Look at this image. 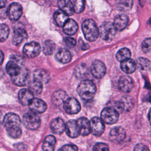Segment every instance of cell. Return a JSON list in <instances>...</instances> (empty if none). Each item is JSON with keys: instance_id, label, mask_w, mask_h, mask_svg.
<instances>
[{"instance_id": "cell-1", "label": "cell", "mask_w": 151, "mask_h": 151, "mask_svg": "<svg viewBox=\"0 0 151 151\" xmlns=\"http://www.w3.org/2000/svg\"><path fill=\"white\" fill-rule=\"evenodd\" d=\"M3 125L11 137L18 139L21 137L22 130L20 127L21 120L18 115L13 113H7L4 117Z\"/></svg>"}, {"instance_id": "cell-2", "label": "cell", "mask_w": 151, "mask_h": 151, "mask_svg": "<svg viewBox=\"0 0 151 151\" xmlns=\"http://www.w3.org/2000/svg\"><path fill=\"white\" fill-rule=\"evenodd\" d=\"M77 92L82 99L90 100L94 96L96 92V87L92 81L84 80L78 85Z\"/></svg>"}, {"instance_id": "cell-3", "label": "cell", "mask_w": 151, "mask_h": 151, "mask_svg": "<svg viewBox=\"0 0 151 151\" xmlns=\"http://www.w3.org/2000/svg\"><path fill=\"white\" fill-rule=\"evenodd\" d=\"M82 31L86 39L90 42L96 40L100 34L99 29L96 22L91 19L84 21L82 24Z\"/></svg>"}, {"instance_id": "cell-4", "label": "cell", "mask_w": 151, "mask_h": 151, "mask_svg": "<svg viewBox=\"0 0 151 151\" xmlns=\"http://www.w3.org/2000/svg\"><path fill=\"white\" fill-rule=\"evenodd\" d=\"M117 29L113 24L109 22H105L101 25L99 28V33L101 38L106 41H110L116 34Z\"/></svg>"}, {"instance_id": "cell-5", "label": "cell", "mask_w": 151, "mask_h": 151, "mask_svg": "<svg viewBox=\"0 0 151 151\" xmlns=\"http://www.w3.org/2000/svg\"><path fill=\"white\" fill-rule=\"evenodd\" d=\"M119 112L111 107L104 108L101 113V119L105 123L113 124L119 120Z\"/></svg>"}, {"instance_id": "cell-6", "label": "cell", "mask_w": 151, "mask_h": 151, "mask_svg": "<svg viewBox=\"0 0 151 151\" xmlns=\"http://www.w3.org/2000/svg\"><path fill=\"white\" fill-rule=\"evenodd\" d=\"M22 122L24 126L30 130L37 129L41 124L40 119L34 112L25 113L23 116Z\"/></svg>"}, {"instance_id": "cell-7", "label": "cell", "mask_w": 151, "mask_h": 151, "mask_svg": "<svg viewBox=\"0 0 151 151\" xmlns=\"http://www.w3.org/2000/svg\"><path fill=\"white\" fill-rule=\"evenodd\" d=\"M41 52V47L38 43L31 41L26 44L23 48V54L28 58H32L38 56Z\"/></svg>"}, {"instance_id": "cell-8", "label": "cell", "mask_w": 151, "mask_h": 151, "mask_svg": "<svg viewBox=\"0 0 151 151\" xmlns=\"http://www.w3.org/2000/svg\"><path fill=\"white\" fill-rule=\"evenodd\" d=\"M64 110L68 114H77L81 110V106L78 101L75 98H68L63 104Z\"/></svg>"}, {"instance_id": "cell-9", "label": "cell", "mask_w": 151, "mask_h": 151, "mask_svg": "<svg viewBox=\"0 0 151 151\" xmlns=\"http://www.w3.org/2000/svg\"><path fill=\"white\" fill-rule=\"evenodd\" d=\"M90 71L95 78H101L106 74V66L103 62L96 60L93 62L91 66Z\"/></svg>"}, {"instance_id": "cell-10", "label": "cell", "mask_w": 151, "mask_h": 151, "mask_svg": "<svg viewBox=\"0 0 151 151\" xmlns=\"http://www.w3.org/2000/svg\"><path fill=\"white\" fill-rule=\"evenodd\" d=\"M22 14V8L19 3L13 2L9 5L7 10V14L10 19L17 21L20 18Z\"/></svg>"}, {"instance_id": "cell-11", "label": "cell", "mask_w": 151, "mask_h": 151, "mask_svg": "<svg viewBox=\"0 0 151 151\" xmlns=\"http://www.w3.org/2000/svg\"><path fill=\"white\" fill-rule=\"evenodd\" d=\"M91 133L97 136H100L104 131L105 126L103 121L97 117H93L90 120Z\"/></svg>"}, {"instance_id": "cell-12", "label": "cell", "mask_w": 151, "mask_h": 151, "mask_svg": "<svg viewBox=\"0 0 151 151\" xmlns=\"http://www.w3.org/2000/svg\"><path fill=\"white\" fill-rule=\"evenodd\" d=\"M134 84L131 77L127 76H123L121 77L118 82V86L119 89L125 93L130 92L133 87Z\"/></svg>"}, {"instance_id": "cell-13", "label": "cell", "mask_w": 151, "mask_h": 151, "mask_svg": "<svg viewBox=\"0 0 151 151\" xmlns=\"http://www.w3.org/2000/svg\"><path fill=\"white\" fill-rule=\"evenodd\" d=\"M11 80L14 84L18 86H25L29 81V73L26 69H22L21 72L16 76L11 77Z\"/></svg>"}, {"instance_id": "cell-14", "label": "cell", "mask_w": 151, "mask_h": 151, "mask_svg": "<svg viewBox=\"0 0 151 151\" xmlns=\"http://www.w3.org/2000/svg\"><path fill=\"white\" fill-rule=\"evenodd\" d=\"M28 106L30 110L35 113H44L47 109L46 103L40 99H34Z\"/></svg>"}, {"instance_id": "cell-15", "label": "cell", "mask_w": 151, "mask_h": 151, "mask_svg": "<svg viewBox=\"0 0 151 151\" xmlns=\"http://www.w3.org/2000/svg\"><path fill=\"white\" fill-rule=\"evenodd\" d=\"M80 134L82 136L88 135L91 133V126L90 121L86 117L79 118L77 120Z\"/></svg>"}, {"instance_id": "cell-16", "label": "cell", "mask_w": 151, "mask_h": 151, "mask_svg": "<svg viewBox=\"0 0 151 151\" xmlns=\"http://www.w3.org/2000/svg\"><path fill=\"white\" fill-rule=\"evenodd\" d=\"M34 99V93L27 88H22L18 92V100L24 106L29 105Z\"/></svg>"}, {"instance_id": "cell-17", "label": "cell", "mask_w": 151, "mask_h": 151, "mask_svg": "<svg viewBox=\"0 0 151 151\" xmlns=\"http://www.w3.org/2000/svg\"><path fill=\"white\" fill-rule=\"evenodd\" d=\"M126 137V132L121 127H115L111 129L109 133V138L112 142H121Z\"/></svg>"}, {"instance_id": "cell-18", "label": "cell", "mask_w": 151, "mask_h": 151, "mask_svg": "<svg viewBox=\"0 0 151 151\" xmlns=\"http://www.w3.org/2000/svg\"><path fill=\"white\" fill-rule=\"evenodd\" d=\"M65 130L67 134L71 138L77 137L80 135L77 121L74 120H70L66 123Z\"/></svg>"}, {"instance_id": "cell-19", "label": "cell", "mask_w": 151, "mask_h": 151, "mask_svg": "<svg viewBox=\"0 0 151 151\" xmlns=\"http://www.w3.org/2000/svg\"><path fill=\"white\" fill-rule=\"evenodd\" d=\"M50 127L53 133L60 134L65 130V124L61 119L56 118L51 122Z\"/></svg>"}, {"instance_id": "cell-20", "label": "cell", "mask_w": 151, "mask_h": 151, "mask_svg": "<svg viewBox=\"0 0 151 151\" xmlns=\"http://www.w3.org/2000/svg\"><path fill=\"white\" fill-rule=\"evenodd\" d=\"M27 38V34L25 30L19 28L14 31L12 36V44L15 45H19L24 40Z\"/></svg>"}, {"instance_id": "cell-21", "label": "cell", "mask_w": 151, "mask_h": 151, "mask_svg": "<svg viewBox=\"0 0 151 151\" xmlns=\"http://www.w3.org/2000/svg\"><path fill=\"white\" fill-rule=\"evenodd\" d=\"M128 21L129 18L126 15L120 14L115 17L113 24L117 31H121L126 28Z\"/></svg>"}, {"instance_id": "cell-22", "label": "cell", "mask_w": 151, "mask_h": 151, "mask_svg": "<svg viewBox=\"0 0 151 151\" xmlns=\"http://www.w3.org/2000/svg\"><path fill=\"white\" fill-rule=\"evenodd\" d=\"M33 80L38 81L42 84L46 83L50 80L48 73L43 69H37L33 73Z\"/></svg>"}, {"instance_id": "cell-23", "label": "cell", "mask_w": 151, "mask_h": 151, "mask_svg": "<svg viewBox=\"0 0 151 151\" xmlns=\"http://www.w3.org/2000/svg\"><path fill=\"white\" fill-rule=\"evenodd\" d=\"M22 69L18 63L12 60L8 62L6 65V73L11 76V77L19 74L21 72Z\"/></svg>"}, {"instance_id": "cell-24", "label": "cell", "mask_w": 151, "mask_h": 151, "mask_svg": "<svg viewBox=\"0 0 151 151\" xmlns=\"http://www.w3.org/2000/svg\"><path fill=\"white\" fill-rule=\"evenodd\" d=\"M58 6L60 10L68 15H71L75 12L70 0H59L58 1Z\"/></svg>"}, {"instance_id": "cell-25", "label": "cell", "mask_w": 151, "mask_h": 151, "mask_svg": "<svg viewBox=\"0 0 151 151\" xmlns=\"http://www.w3.org/2000/svg\"><path fill=\"white\" fill-rule=\"evenodd\" d=\"M78 24L73 19H69L63 26V31L68 35H73L78 30Z\"/></svg>"}, {"instance_id": "cell-26", "label": "cell", "mask_w": 151, "mask_h": 151, "mask_svg": "<svg viewBox=\"0 0 151 151\" xmlns=\"http://www.w3.org/2000/svg\"><path fill=\"white\" fill-rule=\"evenodd\" d=\"M67 95L64 91L58 90L55 91L52 95V101L56 106L64 104L67 99Z\"/></svg>"}, {"instance_id": "cell-27", "label": "cell", "mask_w": 151, "mask_h": 151, "mask_svg": "<svg viewBox=\"0 0 151 151\" xmlns=\"http://www.w3.org/2000/svg\"><path fill=\"white\" fill-rule=\"evenodd\" d=\"M55 144V137L52 135H48L44 140L42 145V150L44 151H54Z\"/></svg>"}, {"instance_id": "cell-28", "label": "cell", "mask_w": 151, "mask_h": 151, "mask_svg": "<svg viewBox=\"0 0 151 151\" xmlns=\"http://www.w3.org/2000/svg\"><path fill=\"white\" fill-rule=\"evenodd\" d=\"M121 69L126 73L130 74L133 73L136 68V64L132 59H128L120 64Z\"/></svg>"}, {"instance_id": "cell-29", "label": "cell", "mask_w": 151, "mask_h": 151, "mask_svg": "<svg viewBox=\"0 0 151 151\" xmlns=\"http://www.w3.org/2000/svg\"><path fill=\"white\" fill-rule=\"evenodd\" d=\"M56 59L60 63L66 64L69 63L71 60V55L68 50L65 49H61L59 50L56 55Z\"/></svg>"}, {"instance_id": "cell-30", "label": "cell", "mask_w": 151, "mask_h": 151, "mask_svg": "<svg viewBox=\"0 0 151 151\" xmlns=\"http://www.w3.org/2000/svg\"><path fill=\"white\" fill-rule=\"evenodd\" d=\"M54 18L58 26L63 27L69 19L68 15H67L65 12L60 9L55 11L54 15Z\"/></svg>"}, {"instance_id": "cell-31", "label": "cell", "mask_w": 151, "mask_h": 151, "mask_svg": "<svg viewBox=\"0 0 151 151\" xmlns=\"http://www.w3.org/2000/svg\"><path fill=\"white\" fill-rule=\"evenodd\" d=\"M74 74L78 78H84L89 76L88 68L84 64H80L75 68Z\"/></svg>"}, {"instance_id": "cell-32", "label": "cell", "mask_w": 151, "mask_h": 151, "mask_svg": "<svg viewBox=\"0 0 151 151\" xmlns=\"http://www.w3.org/2000/svg\"><path fill=\"white\" fill-rule=\"evenodd\" d=\"M133 4V0H116L117 8L123 11H127L131 9Z\"/></svg>"}, {"instance_id": "cell-33", "label": "cell", "mask_w": 151, "mask_h": 151, "mask_svg": "<svg viewBox=\"0 0 151 151\" xmlns=\"http://www.w3.org/2000/svg\"><path fill=\"white\" fill-rule=\"evenodd\" d=\"M116 58L119 61L123 62L125 60L130 59L131 56L130 51L127 48H123L119 50L116 53Z\"/></svg>"}, {"instance_id": "cell-34", "label": "cell", "mask_w": 151, "mask_h": 151, "mask_svg": "<svg viewBox=\"0 0 151 151\" xmlns=\"http://www.w3.org/2000/svg\"><path fill=\"white\" fill-rule=\"evenodd\" d=\"M55 48V44L51 40H46L43 42L42 51L47 55H51L54 52Z\"/></svg>"}, {"instance_id": "cell-35", "label": "cell", "mask_w": 151, "mask_h": 151, "mask_svg": "<svg viewBox=\"0 0 151 151\" xmlns=\"http://www.w3.org/2000/svg\"><path fill=\"white\" fill-rule=\"evenodd\" d=\"M29 89L34 94V93L36 94H40V93H41V92L42 90V84L33 80L29 84Z\"/></svg>"}, {"instance_id": "cell-36", "label": "cell", "mask_w": 151, "mask_h": 151, "mask_svg": "<svg viewBox=\"0 0 151 151\" xmlns=\"http://www.w3.org/2000/svg\"><path fill=\"white\" fill-rule=\"evenodd\" d=\"M137 64L139 67L143 71H147L150 70L151 67L150 61L145 58L140 57L137 60Z\"/></svg>"}, {"instance_id": "cell-37", "label": "cell", "mask_w": 151, "mask_h": 151, "mask_svg": "<svg viewBox=\"0 0 151 151\" xmlns=\"http://www.w3.org/2000/svg\"><path fill=\"white\" fill-rule=\"evenodd\" d=\"M76 13L82 12L85 7V0H70Z\"/></svg>"}, {"instance_id": "cell-38", "label": "cell", "mask_w": 151, "mask_h": 151, "mask_svg": "<svg viewBox=\"0 0 151 151\" xmlns=\"http://www.w3.org/2000/svg\"><path fill=\"white\" fill-rule=\"evenodd\" d=\"M9 34V29L6 24H2L0 27V40L1 42L6 40Z\"/></svg>"}, {"instance_id": "cell-39", "label": "cell", "mask_w": 151, "mask_h": 151, "mask_svg": "<svg viewBox=\"0 0 151 151\" xmlns=\"http://www.w3.org/2000/svg\"><path fill=\"white\" fill-rule=\"evenodd\" d=\"M142 50L144 52H148L151 51V38H147L143 41Z\"/></svg>"}, {"instance_id": "cell-40", "label": "cell", "mask_w": 151, "mask_h": 151, "mask_svg": "<svg viewBox=\"0 0 151 151\" xmlns=\"http://www.w3.org/2000/svg\"><path fill=\"white\" fill-rule=\"evenodd\" d=\"M108 145L104 143H97L93 147V151H109Z\"/></svg>"}, {"instance_id": "cell-41", "label": "cell", "mask_w": 151, "mask_h": 151, "mask_svg": "<svg viewBox=\"0 0 151 151\" xmlns=\"http://www.w3.org/2000/svg\"><path fill=\"white\" fill-rule=\"evenodd\" d=\"M64 42L65 44V45L70 48H73L76 45V41L74 38L71 37H66L64 40Z\"/></svg>"}, {"instance_id": "cell-42", "label": "cell", "mask_w": 151, "mask_h": 151, "mask_svg": "<svg viewBox=\"0 0 151 151\" xmlns=\"http://www.w3.org/2000/svg\"><path fill=\"white\" fill-rule=\"evenodd\" d=\"M59 151H78V148L74 145L68 144L63 146Z\"/></svg>"}, {"instance_id": "cell-43", "label": "cell", "mask_w": 151, "mask_h": 151, "mask_svg": "<svg viewBox=\"0 0 151 151\" xmlns=\"http://www.w3.org/2000/svg\"><path fill=\"white\" fill-rule=\"evenodd\" d=\"M133 151H149V149L146 145L139 143L136 145Z\"/></svg>"}, {"instance_id": "cell-44", "label": "cell", "mask_w": 151, "mask_h": 151, "mask_svg": "<svg viewBox=\"0 0 151 151\" xmlns=\"http://www.w3.org/2000/svg\"><path fill=\"white\" fill-rule=\"evenodd\" d=\"M1 1V8H3L5 5V4H6V0H0Z\"/></svg>"}, {"instance_id": "cell-45", "label": "cell", "mask_w": 151, "mask_h": 151, "mask_svg": "<svg viewBox=\"0 0 151 151\" xmlns=\"http://www.w3.org/2000/svg\"><path fill=\"white\" fill-rule=\"evenodd\" d=\"M3 58H4V54L2 51H1V64H2V62H3V60H4Z\"/></svg>"}, {"instance_id": "cell-46", "label": "cell", "mask_w": 151, "mask_h": 151, "mask_svg": "<svg viewBox=\"0 0 151 151\" xmlns=\"http://www.w3.org/2000/svg\"><path fill=\"white\" fill-rule=\"evenodd\" d=\"M149 122H150V124L151 125V109L149 111Z\"/></svg>"}, {"instance_id": "cell-47", "label": "cell", "mask_w": 151, "mask_h": 151, "mask_svg": "<svg viewBox=\"0 0 151 151\" xmlns=\"http://www.w3.org/2000/svg\"><path fill=\"white\" fill-rule=\"evenodd\" d=\"M147 1H149V3H150V4H151V0H147Z\"/></svg>"}, {"instance_id": "cell-48", "label": "cell", "mask_w": 151, "mask_h": 151, "mask_svg": "<svg viewBox=\"0 0 151 151\" xmlns=\"http://www.w3.org/2000/svg\"><path fill=\"white\" fill-rule=\"evenodd\" d=\"M150 133H151V132H150Z\"/></svg>"}]
</instances>
